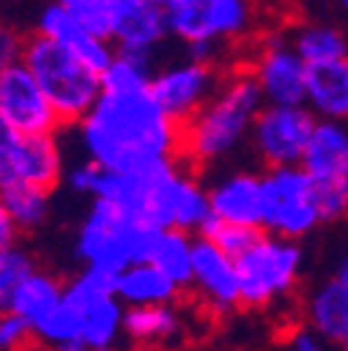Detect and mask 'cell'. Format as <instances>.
Wrapping results in <instances>:
<instances>
[{
    "instance_id": "obj_1",
    "label": "cell",
    "mask_w": 348,
    "mask_h": 351,
    "mask_svg": "<svg viewBox=\"0 0 348 351\" xmlns=\"http://www.w3.org/2000/svg\"><path fill=\"white\" fill-rule=\"evenodd\" d=\"M75 131L86 159L112 173L153 176L182 162V125L164 114L151 90L103 93Z\"/></svg>"
},
{
    "instance_id": "obj_2",
    "label": "cell",
    "mask_w": 348,
    "mask_h": 351,
    "mask_svg": "<svg viewBox=\"0 0 348 351\" xmlns=\"http://www.w3.org/2000/svg\"><path fill=\"white\" fill-rule=\"evenodd\" d=\"M265 106V95L248 67L226 73L221 93L182 128V165L198 173L237 154L248 145L256 114Z\"/></svg>"
},
{
    "instance_id": "obj_3",
    "label": "cell",
    "mask_w": 348,
    "mask_h": 351,
    "mask_svg": "<svg viewBox=\"0 0 348 351\" xmlns=\"http://www.w3.org/2000/svg\"><path fill=\"white\" fill-rule=\"evenodd\" d=\"M162 232L137 221L109 201H92L75 234V256L84 268H101L114 276L153 259Z\"/></svg>"
},
{
    "instance_id": "obj_4",
    "label": "cell",
    "mask_w": 348,
    "mask_h": 351,
    "mask_svg": "<svg viewBox=\"0 0 348 351\" xmlns=\"http://www.w3.org/2000/svg\"><path fill=\"white\" fill-rule=\"evenodd\" d=\"M20 62L39 81L42 93L48 95L59 114L62 128H78L103 95V81L95 70L81 64L73 53L39 34L25 36Z\"/></svg>"
},
{
    "instance_id": "obj_5",
    "label": "cell",
    "mask_w": 348,
    "mask_h": 351,
    "mask_svg": "<svg viewBox=\"0 0 348 351\" xmlns=\"http://www.w3.org/2000/svg\"><path fill=\"white\" fill-rule=\"evenodd\" d=\"M301 265L303 251L295 240L262 232V237L237 259L243 306L268 310L276 301L290 298L301 282Z\"/></svg>"
},
{
    "instance_id": "obj_6",
    "label": "cell",
    "mask_w": 348,
    "mask_h": 351,
    "mask_svg": "<svg viewBox=\"0 0 348 351\" xmlns=\"http://www.w3.org/2000/svg\"><path fill=\"white\" fill-rule=\"evenodd\" d=\"M170 34L184 45H234L256 20L253 0H164Z\"/></svg>"
},
{
    "instance_id": "obj_7",
    "label": "cell",
    "mask_w": 348,
    "mask_h": 351,
    "mask_svg": "<svg viewBox=\"0 0 348 351\" xmlns=\"http://www.w3.org/2000/svg\"><path fill=\"white\" fill-rule=\"evenodd\" d=\"M265 182V232L284 240H303L323 226L315 182L301 165L262 170Z\"/></svg>"
},
{
    "instance_id": "obj_8",
    "label": "cell",
    "mask_w": 348,
    "mask_h": 351,
    "mask_svg": "<svg viewBox=\"0 0 348 351\" xmlns=\"http://www.w3.org/2000/svg\"><path fill=\"white\" fill-rule=\"evenodd\" d=\"M209 217V193L201 184L198 173L187 165H173L153 182L151 201L145 209L148 226L159 232H187L198 237Z\"/></svg>"
},
{
    "instance_id": "obj_9",
    "label": "cell",
    "mask_w": 348,
    "mask_h": 351,
    "mask_svg": "<svg viewBox=\"0 0 348 351\" xmlns=\"http://www.w3.org/2000/svg\"><path fill=\"white\" fill-rule=\"evenodd\" d=\"M318 117L310 106H265L256 114L248 148L262 170L295 167L303 162Z\"/></svg>"
},
{
    "instance_id": "obj_10",
    "label": "cell",
    "mask_w": 348,
    "mask_h": 351,
    "mask_svg": "<svg viewBox=\"0 0 348 351\" xmlns=\"http://www.w3.org/2000/svg\"><path fill=\"white\" fill-rule=\"evenodd\" d=\"M64 176L67 170L56 134L28 137L0 128V187H36L53 193Z\"/></svg>"
},
{
    "instance_id": "obj_11",
    "label": "cell",
    "mask_w": 348,
    "mask_h": 351,
    "mask_svg": "<svg viewBox=\"0 0 348 351\" xmlns=\"http://www.w3.org/2000/svg\"><path fill=\"white\" fill-rule=\"evenodd\" d=\"M223 81H226V73L217 64H201V62L184 59L156 70L151 81V95L173 123H179L184 128L221 93Z\"/></svg>"
},
{
    "instance_id": "obj_12",
    "label": "cell",
    "mask_w": 348,
    "mask_h": 351,
    "mask_svg": "<svg viewBox=\"0 0 348 351\" xmlns=\"http://www.w3.org/2000/svg\"><path fill=\"white\" fill-rule=\"evenodd\" d=\"M0 128L28 137H48L62 128L56 109L23 62L0 67Z\"/></svg>"
},
{
    "instance_id": "obj_13",
    "label": "cell",
    "mask_w": 348,
    "mask_h": 351,
    "mask_svg": "<svg viewBox=\"0 0 348 351\" xmlns=\"http://www.w3.org/2000/svg\"><path fill=\"white\" fill-rule=\"evenodd\" d=\"M248 70L256 78L268 106H307L310 67L295 53L290 34L276 31L262 36Z\"/></svg>"
},
{
    "instance_id": "obj_14",
    "label": "cell",
    "mask_w": 348,
    "mask_h": 351,
    "mask_svg": "<svg viewBox=\"0 0 348 351\" xmlns=\"http://www.w3.org/2000/svg\"><path fill=\"white\" fill-rule=\"evenodd\" d=\"M212 215L223 223L265 232V182L256 170H232L206 187Z\"/></svg>"
},
{
    "instance_id": "obj_15",
    "label": "cell",
    "mask_w": 348,
    "mask_h": 351,
    "mask_svg": "<svg viewBox=\"0 0 348 351\" xmlns=\"http://www.w3.org/2000/svg\"><path fill=\"white\" fill-rule=\"evenodd\" d=\"M192 293L209 313L223 315L243 306V285L237 259L223 254L214 243L195 237V282Z\"/></svg>"
},
{
    "instance_id": "obj_16",
    "label": "cell",
    "mask_w": 348,
    "mask_h": 351,
    "mask_svg": "<svg viewBox=\"0 0 348 351\" xmlns=\"http://www.w3.org/2000/svg\"><path fill=\"white\" fill-rule=\"evenodd\" d=\"M34 34L56 42L59 48H64L67 53H73L81 64L95 70L98 75H103L109 70V64L114 62V56H117V48L112 45V42L98 39L95 34H90L70 12H64L56 3V0L39 12Z\"/></svg>"
},
{
    "instance_id": "obj_17",
    "label": "cell",
    "mask_w": 348,
    "mask_h": 351,
    "mask_svg": "<svg viewBox=\"0 0 348 351\" xmlns=\"http://www.w3.org/2000/svg\"><path fill=\"white\" fill-rule=\"evenodd\" d=\"M170 23L162 3L148 0H123V14L114 34V48L120 53L156 56V51L167 42Z\"/></svg>"
},
{
    "instance_id": "obj_18",
    "label": "cell",
    "mask_w": 348,
    "mask_h": 351,
    "mask_svg": "<svg viewBox=\"0 0 348 351\" xmlns=\"http://www.w3.org/2000/svg\"><path fill=\"white\" fill-rule=\"evenodd\" d=\"M301 167L315 187H348V123L318 120Z\"/></svg>"
},
{
    "instance_id": "obj_19",
    "label": "cell",
    "mask_w": 348,
    "mask_h": 351,
    "mask_svg": "<svg viewBox=\"0 0 348 351\" xmlns=\"http://www.w3.org/2000/svg\"><path fill=\"white\" fill-rule=\"evenodd\" d=\"M303 324L332 346L348 340V285L337 276L312 287L303 301Z\"/></svg>"
},
{
    "instance_id": "obj_20",
    "label": "cell",
    "mask_w": 348,
    "mask_h": 351,
    "mask_svg": "<svg viewBox=\"0 0 348 351\" xmlns=\"http://www.w3.org/2000/svg\"><path fill=\"white\" fill-rule=\"evenodd\" d=\"M307 106L318 120L348 123V59L310 67Z\"/></svg>"
},
{
    "instance_id": "obj_21",
    "label": "cell",
    "mask_w": 348,
    "mask_h": 351,
    "mask_svg": "<svg viewBox=\"0 0 348 351\" xmlns=\"http://www.w3.org/2000/svg\"><path fill=\"white\" fill-rule=\"evenodd\" d=\"M64 287H67V282H62L56 274H48V271L39 268L34 276L20 282L3 301H0V310L36 326L42 318H48L64 301Z\"/></svg>"
},
{
    "instance_id": "obj_22",
    "label": "cell",
    "mask_w": 348,
    "mask_h": 351,
    "mask_svg": "<svg viewBox=\"0 0 348 351\" xmlns=\"http://www.w3.org/2000/svg\"><path fill=\"white\" fill-rule=\"evenodd\" d=\"M182 335V313L176 304L132 306L125 310V340L140 348H162Z\"/></svg>"
},
{
    "instance_id": "obj_23",
    "label": "cell",
    "mask_w": 348,
    "mask_h": 351,
    "mask_svg": "<svg viewBox=\"0 0 348 351\" xmlns=\"http://www.w3.org/2000/svg\"><path fill=\"white\" fill-rule=\"evenodd\" d=\"M179 295L182 290L176 287V282L167 279L153 262L134 265L117 276V298L125 304V310H132V306L176 304Z\"/></svg>"
},
{
    "instance_id": "obj_24",
    "label": "cell",
    "mask_w": 348,
    "mask_h": 351,
    "mask_svg": "<svg viewBox=\"0 0 348 351\" xmlns=\"http://www.w3.org/2000/svg\"><path fill=\"white\" fill-rule=\"evenodd\" d=\"M86 310L64 298L56 310L34 326L36 346L42 351H84Z\"/></svg>"
},
{
    "instance_id": "obj_25",
    "label": "cell",
    "mask_w": 348,
    "mask_h": 351,
    "mask_svg": "<svg viewBox=\"0 0 348 351\" xmlns=\"http://www.w3.org/2000/svg\"><path fill=\"white\" fill-rule=\"evenodd\" d=\"M290 42L295 53L307 62V67L348 59V36L337 25L303 23L295 31H290Z\"/></svg>"
},
{
    "instance_id": "obj_26",
    "label": "cell",
    "mask_w": 348,
    "mask_h": 351,
    "mask_svg": "<svg viewBox=\"0 0 348 351\" xmlns=\"http://www.w3.org/2000/svg\"><path fill=\"white\" fill-rule=\"evenodd\" d=\"M151 262L182 293H190L195 282V237L187 232H162Z\"/></svg>"
},
{
    "instance_id": "obj_27",
    "label": "cell",
    "mask_w": 348,
    "mask_h": 351,
    "mask_svg": "<svg viewBox=\"0 0 348 351\" xmlns=\"http://www.w3.org/2000/svg\"><path fill=\"white\" fill-rule=\"evenodd\" d=\"M125 340V304L112 295L86 310L84 351H117Z\"/></svg>"
},
{
    "instance_id": "obj_28",
    "label": "cell",
    "mask_w": 348,
    "mask_h": 351,
    "mask_svg": "<svg viewBox=\"0 0 348 351\" xmlns=\"http://www.w3.org/2000/svg\"><path fill=\"white\" fill-rule=\"evenodd\" d=\"M0 212L17 226L20 234L36 232L51 215V193L36 187H0Z\"/></svg>"
},
{
    "instance_id": "obj_29",
    "label": "cell",
    "mask_w": 348,
    "mask_h": 351,
    "mask_svg": "<svg viewBox=\"0 0 348 351\" xmlns=\"http://www.w3.org/2000/svg\"><path fill=\"white\" fill-rule=\"evenodd\" d=\"M156 59L153 56H137V53H120L109 64V70L101 75L103 93H142L151 90V81L156 75Z\"/></svg>"
},
{
    "instance_id": "obj_30",
    "label": "cell",
    "mask_w": 348,
    "mask_h": 351,
    "mask_svg": "<svg viewBox=\"0 0 348 351\" xmlns=\"http://www.w3.org/2000/svg\"><path fill=\"white\" fill-rule=\"evenodd\" d=\"M56 3L64 12H70L90 34L114 45L117 23L123 14V0H56Z\"/></svg>"
},
{
    "instance_id": "obj_31",
    "label": "cell",
    "mask_w": 348,
    "mask_h": 351,
    "mask_svg": "<svg viewBox=\"0 0 348 351\" xmlns=\"http://www.w3.org/2000/svg\"><path fill=\"white\" fill-rule=\"evenodd\" d=\"M117 295V276L101 268H81L64 287V298L78 304L81 310H90L92 304Z\"/></svg>"
},
{
    "instance_id": "obj_32",
    "label": "cell",
    "mask_w": 348,
    "mask_h": 351,
    "mask_svg": "<svg viewBox=\"0 0 348 351\" xmlns=\"http://www.w3.org/2000/svg\"><path fill=\"white\" fill-rule=\"evenodd\" d=\"M203 240L214 243L217 248H221L223 254H229L232 259H240L259 237H262V232H256V229H245V226H234V223H223L221 217H209V221L203 223L201 234Z\"/></svg>"
},
{
    "instance_id": "obj_33",
    "label": "cell",
    "mask_w": 348,
    "mask_h": 351,
    "mask_svg": "<svg viewBox=\"0 0 348 351\" xmlns=\"http://www.w3.org/2000/svg\"><path fill=\"white\" fill-rule=\"evenodd\" d=\"M39 271L36 256L25 245H12L6 251H0V301H3L20 282L34 276Z\"/></svg>"
},
{
    "instance_id": "obj_34",
    "label": "cell",
    "mask_w": 348,
    "mask_h": 351,
    "mask_svg": "<svg viewBox=\"0 0 348 351\" xmlns=\"http://www.w3.org/2000/svg\"><path fill=\"white\" fill-rule=\"evenodd\" d=\"M0 348L3 351H39L34 326L12 313L0 315Z\"/></svg>"
},
{
    "instance_id": "obj_35",
    "label": "cell",
    "mask_w": 348,
    "mask_h": 351,
    "mask_svg": "<svg viewBox=\"0 0 348 351\" xmlns=\"http://www.w3.org/2000/svg\"><path fill=\"white\" fill-rule=\"evenodd\" d=\"M329 340H323L315 329H310L307 324L303 326H295L290 332V340H287V348L290 351H329Z\"/></svg>"
},
{
    "instance_id": "obj_36",
    "label": "cell",
    "mask_w": 348,
    "mask_h": 351,
    "mask_svg": "<svg viewBox=\"0 0 348 351\" xmlns=\"http://www.w3.org/2000/svg\"><path fill=\"white\" fill-rule=\"evenodd\" d=\"M23 45H25V36L17 34L14 28L3 25V31H0V67L20 62L23 59Z\"/></svg>"
},
{
    "instance_id": "obj_37",
    "label": "cell",
    "mask_w": 348,
    "mask_h": 351,
    "mask_svg": "<svg viewBox=\"0 0 348 351\" xmlns=\"http://www.w3.org/2000/svg\"><path fill=\"white\" fill-rule=\"evenodd\" d=\"M20 232H17V226L9 221V217L0 212V251H6V248H12V245H17L20 240Z\"/></svg>"
},
{
    "instance_id": "obj_38",
    "label": "cell",
    "mask_w": 348,
    "mask_h": 351,
    "mask_svg": "<svg viewBox=\"0 0 348 351\" xmlns=\"http://www.w3.org/2000/svg\"><path fill=\"white\" fill-rule=\"evenodd\" d=\"M334 276H337V279H343V282L348 285V251L343 254V259H340V265H337V271H334Z\"/></svg>"
},
{
    "instance_id": "obj_39",
    "label": "cell",
    "mask_w": 348,
    "mask_h": 351,
    "mask_svg": "<svg viewBox=\"0 0 348 351\" xmlns=\"http://www.w3.org/2000/svg\"><path fill=\"white\" fill-rule=\"evenodd\" d=\"M340 6H343V9L348 12V0H340Z\"/></svg>"
},
{
    "instance_id": "obj_40",
    "label": "cell",
    "mask_w": 348,
    "mask_h": 351,
    "mask_svg": "<svg viewBox=\"0 0 348 351\" xmlns=\"http://www.w3.org/2000/svg\"><path fill=\"white\" fill-rule=\"evenodd\" d=\"M148 3H162L164 6V0H148Z\"/></svg>"
},
{
    "instance_id": "obj_41",
    "label": "cell",
    "mask_w": 348,
    "mask_h": 351,
    "mask_svg": "<svg viewBox=\"0 0 348 351\" xmlns=\"http://www.w3.org/2000/svg\"><path fill=\"white\" fill-rule=\"evenodd\" d=\"M345 232H348V215H345Z\"/></svg>"
}]
</instances>
